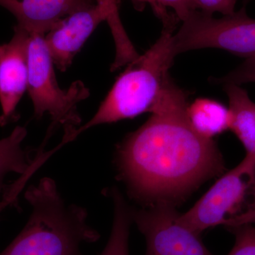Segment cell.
<instances>
[{
    "label": "cell",
    "instance_id": "obj_1",
    "mask_svg": "<svg viewBox=\"0 0 255 255\" xmlns=\"http://www.w3.org/2000/svg\"><path fill=\"white\" fill-rule=\"evenodd\" d=\"M188 97L169 75L150 118L117 147L119 179L132 197L147 206L174 205L223 173L224 162L214 140L191 125Z\"/></svg>",
    "mask_w": 255,
    "mask_h": 255
},
{
    "label": "cell",
    "instance_id": "obj_2",
    "mask_svg": "<svg viewBox=\"0 0 255 255\" xmlns=\"http://www.w3.org/2000/svg\"><path fill=\"white\" fill-rule=\"evenodd\" d=\"M24 197L31 204V216L0 255H83L82 243L100 239V233L87 222L86 210L65 204L50 178L30 186Z\"/></svg>",
    "mask_w": 255,
    "mask_h": 255
},
{
    "label": "cell",
    "instance_id": "obj_3",
    "mask_svg": "<svg viewBox=\"0 0 255 255\" xmlns=\"http://www.w3.org/2000/svg\"><path fill=\"white\" fill-rule=\"evenodd\" d=\"M176 26H163L157 41L143 55L129 63L114 82L97 113L74 132L73 141L82 132L96 126L150 113L166 79L170 75L169 70L176 57L172 49Z\"/></svg>",
    "mask_w": 255,
    "mask_h": 255
},
{
    "label": "cell",
    "instance_id": "obj_4",
    "mask_svg": "<svg viewBox=\"0 0 255 255\" xmlns=\"http://www.w3.org/2000/svg\"><path fill=\"white\" fill-rule=\"evenodd\" d=\"M179 221L200 236L209 228H236L255 223V159L245 157L221 174L202 197Z\"/></svg>",
    "mask_w": 255,
    "mask_h": 255
},
{
    "label": "cell",
    "instance_id": "obj_5",
    "mask_svg": "<svg viewBox=\"0 0 255 255\" xmlns=\"http://www.w3.org/2000/svg\"><path fill=\"white\" fill-rule=\"evenodd\" d=\"M45 35L29 33L28 46V86L36 119L44 114L52 123L48 132L63 127L64 135L60 145L72 142V136L80 127L82 119L78 105L90 97V90L80 80L74 82L67 90L60 88L55 78L53 60L44 40Z\"/></svg>",
    "mask_w": 255,
    "mask_h": 255
},
{
    "label": "cell",
    "instance_id": "obj_6",
    "mask_svg": "<svg viewBox=\"0 0 255 255\" xmlns=\"http://www.w3.org/2000/svg\"><path fill=\"white\" fill-rule=\"evenodd\" d=\"M203 48L226 50L246 59L254 58L255 18L248 16L246 6L221 18L196 10L172 35V49L177 56Z\"/></svg>",
    "mask_w": 255,
    "mask_h": 255
},
{
    "label": "cell",
    "instance_id": "obj_7",
    "mask_svg": "<svg viewBox=\"0 0 255 255\" xmlns=\"http://www.w3.org/2000/svg\"><path fill=\"white\" fill-rule=\"evenodd\" d=\"M148 207L132 214L145 238V255H213L200 236L179 221L174 205L161 203Z\"/></svg>",
    "mask_w": 255,
    "mask_h": 255
},
{
    "label": "cell",
    "instance_id": "obj_8",
    "mask_svg": "<svg viewBox=\"0 0 255 255\" xmlns=\"http://www.w3.org/2000/svg\"><path fill=\"white\" fill-rule=\"evenodd\" d=\"M119 0L96 3L60 20L45 35L44 40L53 64L61 72L71 65L74 58L101 22L119 12Z\"/></svg>",
    "mask_w": 255,
    "mask_h": 255
},
{
    "label": "cell",
    "instance_id": "obj_9",
    "mask_svg": "<svg viewBox=\"0 0 255 255\" xmlns=\"http://www.w3.org/2000/svg\"><path fill=\"white\" fill-rule=\"evenodd\" d=\"M9 43L4 44L0 58V126L4 127L15 118L18 102L28 86V46L29 33L15 26Z\"/></svg>",
    "mask_w": 255,
    "mask_h": 255
},
{
    "label": "cell",
    "instance_id": "obj_10",
    "mask_svg": "<svg viewBox=\"0 0 255 255\" xmlns=\"http://www.w3.org/2000/svg\"><path fill=\"white\" fill-rule=\"evenodd\" d=\"M95 4V0H0V6L16 17V25L43 35L63 18Z\"/></svg>",
    "mask_w": 255,
    "mask_h": 255
},
{
    "label": "cell",
    "instance_id": "obj_11",
    "mask_svg": "<svg viewBox=\"0 0 255 255\" xmlns=\"http://www.w3.org/2000/svg\"><path fill=\"white\" fill-rule=\"evenodd\" d=\"M229 101L230 128L243 144L247 157L255 159V103L240 85H223Z\"/></svg>",
    "mask_w": 255,
    "mask_h": 255
},
{
    "label": "cell",
    "instance_id": "obj_12",
    "mask_svg": "<svg viewBox=\"0 0 255 255\" xmlns=\"http://www.w3.org/2000/svg\"><path fill=\"white\" fill-rule=\"evenodd\" d=\"M187 115L191 125L201 136L213 139L229 130L231 113L229 108L218 101L198 98L189 104Z\"/></svg>",
    "mask_w": 255,
    "mask_h": 255
},
{
    "label": "cell",
    "instance_id": "obj_13",
    "mask_svg": "<svg viewBox=\"0 0 255 255\" xmlns=\"http://www.w3.org/2000/svg\"><path fill=\"white\" fill-rule=\"evenodd\" d=\"M26 135V128L16 127L9 136L0 140V196L5 190L4 179L6 174L16 172L21 175L33 163L21 147Z\"/></svg>",
    "mask_w": 255,
    "mask_h": 255
},
{
    "label": "cell",
    "instance_id": "obj_14",
    "mask_svg": "<svg viewBox=\"0 0 255 255\" xmlns=\"http://www.w3.org/2000/svg\"><path fill=\"white\" fill-rule=\"evenodd\" d=\"M111 194L114 206L113 226L108 243L101 255H129L128 238L132 210L118 189L114 188Z\"/></svg>",
    "mask_w": 255,
    "mask_h": 255
},
{
    "label": "cell",
    "instance_id": "obj_15",
    "mask_svg": "<svg viewBox=\"0 0 255 255\" xmlns=\"http://www.w3.org/2000/svg\"><path fill=\"white\" fill-rule=\"evenodd\" d=\"M135 9L142 11L145 5H150L162 26L177 25L184 21L196 11L194 0H130Z\"/></svg>",
    "mask_w": 255,
    "mask_h": 255
},
{
    "label": "cell",
    "instance_id": "obj_16",
    "mask_svg": "<svg viewBox=\"0 0 255 255\" xmlns=\"http://www.w3.org/2000/svg\"><path fill=\"white\" fill-rule=\"evenodd\" d=\"M211 81L216 85H221L227 84L241 85L242 84L255 82V57L246 59L244 63L225 76L211 78Z\"/></svg>",
    "mask_w": 255,
    "mask_h": 255
},
{
    "label": "cell",
    "instance_id": "obj_17",
    "mask_svg": "<svg viewBox=\"0 0 255 255\" xmlns=\"http://www.w3.org/2000/svg\"><path fill=\"white\" fill-rule=\"evenodd\" d=\"M233 231L236 243L228 255H255V228L249 225Z\"/></svg>",
    "mask_w": 255,
    "mask_h": 255
},
{
    "label": "cell",
    "instance_id": "obj_18",
    "mask_svg": "<svg viewBox=\"0 0 255 255\" xmlns=\"http://www.w3.org/2000/svg\"><path fill=\"white\" fill-rule=\"evenodd\" d=\"M196 9L204 14L221 13L223 16L235 12L237 0H194Z\"/></svg>",
    "mask_w": 255,
    "mask_h": 255
},
{
    "label": "cell",
    "instance_id": "obj_19",
    "mask_svg": "<svg viewBox=\"0 0 255 255\" xmlns=\"http://www.w3.org/2000/svg\"><path fill=\"white\" fill-rule=\"evenodd\" d=\"M31 177L30 174H23L17 180L5 189L3 193V198L0 200V213L8 206L16 204L18 200V195L23 190L28 179Z\"/></svg>",
    "mask_w": 255,
    "mask_h": 255
},
{
    "label": "cell",
    "instance_id": "obj_20",
    "mask_svg": "<svg viewBox=\"0 0 255 255\" xmlns=\"http://www.w3.org/2000/svg\"><path fill=\"white\" fill-rule=\"evenodd\" d=\"M4 50V44L0 45V58H1V55H2L3 52Z\"/></svg>",
    "mask_w": 255,
    "mask_h": 255
},
{
    "label": "cell",
    "instance_id": "obj_21",
    "mask_svg": "<svg viewBox=\"0 0 255 255\" xmlns=\"http://www.w3.org/2000/svg\"><path fill=\"white\" fill-rule=\"evenodd\" d=\"M252 0H243V4H244L243 6H246V5L248 4Z\"/></svg>",
    "mask_w": 255,
    "mask_h": 255
}]
</instances>
